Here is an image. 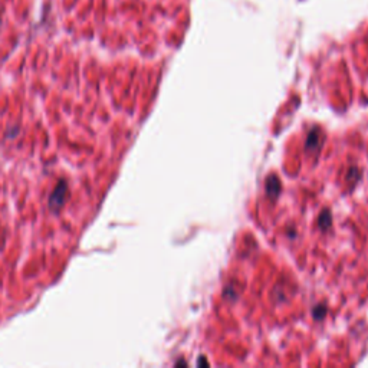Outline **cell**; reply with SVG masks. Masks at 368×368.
<instances>
[{"label":"cell","instance_id":"obj_1","mask_svg":"<svg viewBox=\"0 0 368 368\" xmlns=\"http://www.w3.org/2000/svg\"><path fill=\"white\" fill-rule=\"evenodd\" d=\"M68 190L69 189H68V184H66L65 180H61L56 184V187L53 189V192H52L50 197H49V208L52 211H58V210H61V207L64 206L66 199H68Z\"/></svg>","mask_w":368,"mask_h":368},{"label":"cell","instance_id":"obj_2","mask_svg":"<svg viewBox=\"0 0 368 368\" xmlns=\"http://www.w3.org/2000/svg\"><path fill=\"white\" fill-rule=\"evenodd\" d=\"M0 25H1V20H0Z\"/></svg>","mask_w":368,"mask_h":368}]
</instances>
